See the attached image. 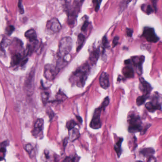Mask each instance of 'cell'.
Instances as JSON below:
<instances>
[{"mask_svg":"<svg viewBox=\"0 0 162 162\" xmlns=\"http://www.w3.org/2000/svg\"><path fill=\"white\" fill-rule=\"evenodd\" d=\"M131 0H123L122 2V7L124 8V7L126 6V5L131 1Z\"/></svg>","mask_w":162,"mask_h":162,"instance_id":"cell-37","label":"cell"},{"mask_svg":"<svg viewBox=\"0 0 162 162\" xmlns=\"http://www.w3.org/2000/svg\"><path fill=\"white\" fill-rule=\"evenodd\" d=\"M15 28L13 26H9L6 29V32L7 34L8 35H10L12 34L14 31Z\"/></svg>","mask_w":162,"mask_h":162,"instance_id":"cell-29","label":"cell"},{"mask_svg":"<svg viewBox=\"0 0 162 162\" xmlns=\"http://www.w3.org/2000/svg\"><path fill=\"white\" fill-rule=\"evenodd\" d=\"M141 162V161H137V162Z\"/></svg>","mask_w":162,"mask_h":162,"instance_id":"cell-44","label":"cell"},{"mask_svg":"<svg viewBox=\"0 0 162 162\" xmlns=\"http://www.w3.org/2000/svg\"><path fill=\"white\" fill-rule=\"evenodd\" d=\"M46 28L53 32H57L61 29V25L57 18H54L49 20L46 23Z\"/></svg>","mask_w":162,"mask_h":162,"instance_id":"cell-8","label":"cell"},{"mask_svg":"<svg viewBox=\"0 0 162 162\" xmlns=\"http://www.w3.org/2000/svg\"><path fill=\"white\" fill-rule=\"evenodd\" d=\"M146 12L148 14H150L151 13H153L154 12V10L150 5H148L146 6Z\"/></svg>","mask_w":162,"mask_h":162,"instance_id":"cell-32","label":"cell"},{"mask_svg":"<svg viewBox=\"0 0 162 162\" xmlns=\"http://www.w3.org/2000/svg\"><path fill=\"white\" fill-rule=\"evenodd\" d=\"M80 157L75 154L73 157H67L64 160L63 162H79Z\"/></svg>","mask_w":162,"mask_h":162,"instance_id":"cell-22","label":"cell"},{"mask_svg":"<svg viewBox=\"0 0 162 162\" xmlns=\"http://www.w3.org/2000/svg\"><path fill=\"white\" fill-rule=\"evenodd\" d=\"M123 141V139L122 138H120L118 142H116V144L114 145V150L116 151L118 157H120L122 153L121 150V144Z\"/></svg>","mask_w":162,"mask_h":162,"instance_id":"cell-18","label":"cell"},{"mask_svg":"<svg viewBox=\"0 0 162 162\" xmlns=\"http://www.w3.org/2000/svg\"><path fill=\"white\" fill-rule=\"evenodd\" d=\"M148 162H157V159L154 157H153V156H151L149 157Z\"/></svg>","mask_w":162,"mask_h":162,"instance_id":"cell-38","label":"cell"},{"mask_svg":"<svg viewBox=\"0 0 162 162\" xmlns=\"http://www.w3.org/2000/svg\"><path fill=\"white\" fill-rule=\"evenodd\" d=\"M140 153L145 157H151L155 153L154 149L152 148H146L140 151Z\"/></svg>","mask_w":162,"mask_h":162,"instance_id":"cell-19","label":"cell"},{"mask_svg":"<svg viewBox=\"0 0 162 162\" xmlns=\"http://www.w3.org/2000/svg\"><path fill=\"white\" fill-rule=\"evenodd\" d=\"M25 36L30 42L37 41V36L36 32L34 29H29L26 32Z\"/></svg>","mask_w":162,"mask_h":162,"instance_id":"cell-14","label":"cell"},{"mask_svg":"<svg viewBox=\"0 0 162 162\" xmlns=\"http://www.w3.org/2000/svg\"><path fill=\"white\" fill-rule=\"evenodd\" d=\"M34 71H31L28 77H27L25 81V88L28 94L30 95L33 93L34 88Z\"/></svg>","mask_w":162,"mask_h":162,"instance_id":"cell-7","label":"cell"},{"mask_svg":"<svg viewBox=\"0 0 162 162\" xmlns=\"http://www.w3.org/2000/svg\"><path fill=\"white\" fill-rule=\"evenodd\" d=\"M77 124L75 122L74 120H70L68 121L66 124V126L67 128L68 129L69 131L70 129H72L73 128H75V126L77 125Z\"/></svg>","mask_w":162,"mask_h":162,"instance_id":"cell-26","label":"cell"},{"mask_svg":"<svg viewBox=\"0 0 162 162\" xmlns=\"http://www.w3.org/2000/svg\"><path fill=\"white\" fill-rule=\"evenodd\" d=\"M109 98L108 97H106L104 99L103 102L102 103V105L100 106V108H101L102 109H105V108L107 107V106L109 105Z\"/></svg>","mask_w":162,"mask_h":162,"instance_id":"cell-28","label":"cell"},{"mask_svg":"<svg viewBox=\"0 0 162 162\" xmlns=\"http://www.w3.org/2000/svg\"><path fill=\"white\" fill-rule=\"evenodd\" d=\"M77 118L80 122L82 123V122H83V120H82V119L81 118V117H80V116H77Z\"/></svg>","mask_w":162,"mask_h":162,"instance_id":"cell-42","label":"cell"},{"mask_svg":"<svg viewBox=\"0 0 162 162\" xmlns=\"http://www.w3.org/2000/svg\"><path fill=\"white\" fill-rule=\"evenodd\" d=\"M133 31L131 29H126V34L129 37H132L133 34Z\"/></svg>","mask_w":162,"mask_h":162,"instance_id":"cell-36","label":"cell"},{"mask_svg":"<svg viewBox=\"0 0 162 162\" xmlns=\"http://www.w3.org/2000/svg\"><path fill=\"white\" fill-rule=\"evenodd\" d=\"M129 131L130 133H136L142 131L141 122L139 116L134 114L131 115L129 116Z\"/></svg>","mask_w":162,"mask_h":162,"instance_id":"cell-3","label":"cell"},{"mask_svg":"<svg viewBox=\"0 0 162 162\" xmlns=\"http://www.w3.org/2000/svg\"><path fill=\"white\" fill-rule=\"evenodd\" d=\"M41 99H42V102L44 103H45L48 101L49 98V94L48 92H42L41 94Z\"/></svg>","mask_w":162,"mask_h":162,"instance_id":"cell-27","label":"cell"},{"mask_svg":"<svg viewBox=\"0 0 162 162\" xmlns=\"http://www.w3.org/2000/svg\"><path fill=\"white\" fill-rule=\"evenodd\" d=\"M25 149L26 150L27 152L29 154V156H34L35 151L34 148L32 145L30 144H27L25 146Z\"/></svg>","mask_w":162,"mask_h":162,"instance_id":"cell-23","label":"cell"},{"mask_svg":"<svg viewBox=\"0 0 162 162\" xmlns=\"http://www.w3.org/2000/svg\"><path fill=\"white\" fill-rule=\"evenodd\" d=\"M100 86L104 89H106L109 87V77L106 72H103L101 74L100 77Z\"/></svg>","mask_w":162,"mask_h":162,"instance_id":"cell-11","label":"cell"},{"mask_svg":"<svg viewBox=\"0 0 162 162\" xmlns=\"http://www.w3.org/2000/svg\"><path fill=\"white\" fill-rule=\"evenodd\" d=\"M27 61H28V59H27V58H25V59H24L23 60L21 61V66L25 65V64L27 62Z\"/></svg>","mask_w":162,"mask_h":162,"instance_id":"cell-41","label":"cell"},{"mask_svg":"<svg viewBox=\"0 0 162 162\" xmlns=\"http://www.w3.org/2000/svg\"><path fill=\"white\" fill-rule=\"evenodd\" d=\"M67 141H68V138H66L64 140L63 142V146L64 147V148H65V147L66 146V145L67 144Z\"/></svg>","mask_w":162,"mask_h":162,"instance_id":"cell-40","label":"cell"},{"mask_svg":"<svg viewBox=\"0 0 162 162\" xmlns=\"http://www.w3.org/2000/svg\"><path fill=\"white\" fill-rule=\"evenodd\" d=\"M18 7L20 13L21 14H23L24 13V9H23V3H22V0H19L18 1Z\"/></svg>","mask_w":162,"mask_h":162,"instance_id":"cell-30","label":"cell"},{"mask_svg":"<svg viewBox=\"0 0 162 162\" xmlns=\"http://www.w3.org/2000/svg\"><path fill=\"white\" fill-rule=\"evenodd\" d=\"M140 82L141 83L142 87H141V91L144 93V95H148L149 94L150 92L151 91V86L150 84L148 83V82H146L145 80V79L140 77L139 78Z\"/></svg>","mask_w":162,"mask_h":162,"instance_id":"cell-12","label":"cell"},{"mask_svg":"<svg viewBox=\"0 0 162 162\" xmlns=\"http://www.w3.org/2000/svg\"><path fill=\"white\" fill-rule=\"evenodd\" d=\"M102 42H103V46L105 47V48H108L109 47V42H108V40H107V38L106 37H103V40H102Z\"/></svg>","mask_w":162,"mask_h":162,"instance_id":"cell-31","label":"cell"},{"mask_svg":"<svg viewBox=\"0 0 162 162\" xmlns=\"http://www.w3.org/2000/svg\"><path fill=\"white\" fill-rule=\"evenodd\" d=\"M93 3L95 4V12H97L99 10L100 3L98 1V0H93Z\"/></svg>","mask_w":162,"mask_h":162,"instance_id":"cell-34","label":"cell"},{"mask_svg":"<svg viewBox=\"0 0 162 162\" xmlns=\"http://www.w3.org/2000/svg\"><path fill=\"white\" fill-rule=\"evenodd\" d=\"M72 41L69 37H64L61 40L59 45L58 55L61 58L69 53L72 48Z\"/></svg>","mask_w":162,"mask_h":162,"instance_id":"cell-2","label":"cell"},{"mask_svg":"<svg viewBox=\"0 0 162 162\" xmlns=\"http://www.w3.org/2000/svg\"><path fill=\"white\" fill-rule=\"evenodd\" d=\"M142 36L146 39L147 41L151 43H156L159 40V38L157 36L154 29L153 28L149 27L145 28Z\"/></svg>","mask_w":162,"mask_h":162,"instance_id":"cell-6","label":"cell"},{"mask_svg":"<svg viewBox=\"0 0 162 162\" xmlns=\"http://www.w3.org/2000/svg\"><path fill=\"white\" fill-rule=\"evenodd\" d=\"M123 73L126 78H132L134 75L133 68L131 66H126L123 69Z\"/></svg>","mask_w":162,"mask_h":162,"instance_id":"cell-17","label":"cell"},{"mask_svg":"<svg viewBox=\"0 0 162 162\" xmlns=\"http://www.w3.org/2000/svg\"><path fill=\"white\" fill-rule=\"evenodd\" d=\"M56 98L58 100H65L67 99V97L63 92H59L56 95Z\"/></svg>","mask_w":162,"mask_h":162,"instance_id":"cell-25","label":"cell"},{"mask_svg":"<svg viewBox=\"0 0 162 162\" xmlns=\"http://www.w3.org/2000/svg\"><path fill=\"white\" fill-rule=\"evenodd\" d=\"M157 1L158 0H151L152 3L154 8L155 9V11H157Z\"/></svg>","mask_w":162,"mask_h":162,"instance_id":"cell-39","label":"cell"},{"mask_svg":"<svg viewBox=\"0 0 162 162\" xmlns=\"http://www.w3.org/2000/svg\"><path fill=\"white\" fill-rule=\"evenodd\" d=\"M80 136L78 129L76 128H73L72 129L69 131V138L71 141H75V140L78 139Z\"/></svg>","mask_w":162,"mask_h":162,"instance_id":"cell-13","label":"cell"},{"mask_svg":"<svg viewBox=\"0 0 162 162\" xmlns=\"http://www.w3.org/2000/svg\"><path fill=\"white\" fill-rule=\"evenodd\" d=\"M147 98H148V95H144L143 96H139L136 100L137 104L138 106L142 105L146 102Z\"/></svg>","mask_w":162,"mask_h":162,"instance_id":"cell-24","label":"cell"},{"mask_svg":"<svg viewBox=\"0 0 162 162\" xmlns=\"http://www.w3.org/2000/svg\"><path fill=\"white\" fill-rule=\"evenodd\" d=\"M119 37H118V36H116L114 38L113 40V42H112V45H113V48L114 47H115L118 45V44L119 43Z\"/></svg>","mask_w":162,"mask_h":162,"instance_id":"cell-35","label":"cell"},{"mask_svg":"<svg viewBox=\"0 0 162 162\" xmlns=\"http://www.w3.org/2000/svg\"><path fill=\"white\" fill-rule=\"evenodd\" d=\"M89 24V23L88 21L87 20H85V21H84V23H83V25L81 28V30L83 31L86 30V29H87V27L88 26Z\"/></svg>","mask_w":162,"mask_h":162,"instance_id":"cell-33","label":"cell"},{"mask_svg":"<svg viewBox=\"0 0 162 162\" xmlns=\"http://www.w3.org/2000/svg\"><path fill=\"white\" fill-rule=\"evenodd\" d=\"M102 110V109L100 107L95 109L94 112V116L90 124V127L93 129H99L101 128L102 123L100 121V116Z\"/></svg>","mask_w":162,"mask_h":162,"instance_id":"cell-5","label":"cell"},{"mask_svg":"<svg viewBox=\"0 0 162 162\" xmlns=\"http://www.w3.org/2000/svg\"><path fill=\"white\" fill-rule=\"evenodd\" d=\"M145 57L143 56L134 57L132 58V61L135 66H136L137 72L139 75L142 73V64L144 61Z\"/></svg>","mask_w":162,"mask_h":162,"instance_id":"cell-9","label":"cell"},{"mask_svg":"<svg viewBox=\"0 0 162 162\" xmlns=\"http://www.w3.org/2000/svg\"><path fill=\"white\" fill-rule=\"evenodd\" d=\"M59 70L57 67L50 64L46 65L44 67V75L45 78L49 80H53L55 78V76L58 74Z\"/></svg>","mask_w":162,"mask_h":162,"instance_id":"cell-4","label":"cell"},{"mask_svg":"<svg viewBox=\"0 0 162 162\" xmlns=\"http://www.w3.org/2000/svg\"><path fill=\"white\" fill-rule=\"evenodd\" d=\"M145 107L148 111L150 112H154L156 110H160L162 109V106L159 104H154L151 102L148 103L146 104Z\"/></svg>","mask_w":162,"mask_h":162,"instance_id":"cell-15","label":"cell"},{"mask_svg":"<svg viewBox=\"0 0 162 162\" xmlns=\"http://www.w3.org/2000/svg\"><path fill=\"white\" fill-rule=\"evenodd\" d=\"M85 40V37L83 35L80 34L78 35V38H77V51H79L82 48L83 43Z\"/></svg>","mask_w":162,"mask_h":162,"instance_id":"cell-21","label":"cell"},{"mask_svg":"<svg viewBox=\"0 0 162 162\" xmlns=\"http://www.w3.org/2000/svg\"><path fill=\"white\" fill-rule=\"evenodd\" d=\"M89 70V67L86 64L81 66L74 72L72 77V82L75 83L79 87H83L88 77Z\"/></svg>","mask_w":162,"mask_h":162,"instance_id":"cell-1","label":"cell"},{"mask_svg":"<svg viewBox=\"0 0 162 162\" xmlns=\"http://www.w3.org/2000/svg\"><path fill=\"white\" fill-rule=\"evenodd\" d=\"M22 55L20 53H15L13 54L12 57V64L17 65L21 61Z\"/></svg>","mask_w":162,"mask_h":162,"instance_id":"cell-20","label":"cell"},{"mask_svg":"<svg viewBox=\"0 0 162 162\" xmlns=\"http://www.w3.org/2000/svg\"><path fill=\"white\" fill-rule=\"evenodd\" d=\"M100 56L99 49H95L92 51L90 55V60L92 64H95Z\"/></svg>","mask_w":162,"mask_h":162,"instance_id":"cell-16","label":"cell"},{"mask_svg":"<svg viewBox=\"0 0 162 162\" xmlns=\"http://www.w3.org/2000/svg\"><path fill=\"white\" fill-rule=\"evenodd\" d=\"M44 120L42 119L37 120L34 125V128L32 131L33 136L37 137L40 133H42L43 128Z\"/></svg>","mask_w":162,"mask_h":162,"instance_id":"cell-10","label":"cell"},{"mask_svg":"<svg viewBox=\"0 0 162 162\" xmlns=\"http://www.w3.org/2000/svg\"><path fill=\"white\" fill-rule=\"evenodd\" d=\"M131 60L129 59H128L126 60L125 61V63L126 65H128L131 64Z\"/></svg>","mask_w":162,"mask_h":162,"instance_id":"cell-43","label":"cell"}]
</instances>
